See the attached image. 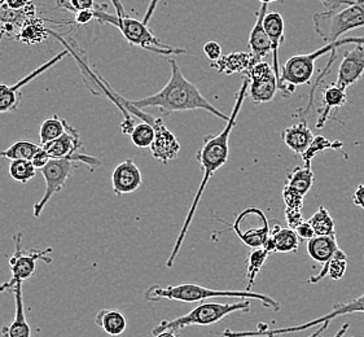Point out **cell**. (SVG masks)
<instances>
[{
    "label": "cell",
    "mask_w": 364,
    "mask_h": 337,
    "mask_svg": "<svg viewBox=\"0 0 364 337\" xmlns=\"http://www.w3.org/2000/svg\"><path fill=\"white\" fill-rule=\"evenodd\" d=\"M309 223L314 228V232L318 236H332L336 235L335 220L332 218L331 213L328 212L327 208L319 206L318 212L314 213Z\"/></svg>",
    "instance_id": "cell-30"
},
{
    "label": "cell",
    "mask_w": 364,
    "mask_h": 337,
    "mask_svg": "<svg viewBox=\"0 0 364 337\" xmlns=\"http://www.w3.org/2000/svg\"><path fill=\"white\" fill-rule=\"evenodd\" d=\"M141 183V171L132 159H127L119 165H117V168L112 173V186L117 196L134 193L140 188Z\"/></svg>",
    "instance_id": "cell-17"
},
{
    "label": "cell",
    "mask_w": 364,
    "mask_h": 337,
    "mask_svg": "<svg viewBox=\"0 0 364 337\" xmlns=\"http://www.w3.org/2000/svg\"><path fill=\"white\" fill-rule=\"evenodd\" d=\"M345 144L340 140H329L324 138V137H321V135H316L314 138L313 143L310 144V147L307 148L306 151L301 154L302 161H304V164H311L313 159H315V156H318V154L324 152V151H328V149L338 151Z\"/></svg>",
    "instance_id": "cell-33"
},
{
    "label": "cell",
    "mask_w": 364,
    "mask_h": 337,
    "mask_svg": "<svg viewBox=\"0 0 364 337\" xmlns=\"http://www.w3.org/2000/svg\"><path fill=\"white\" fill-rule=\"evenodd\" d=\"M255 63H258L255 60L252 52H231L228 55H222L220 59L211 63L210 68L215 69L218 73L231 74L242 73L245 74L248 72Z\"/></svg>",
    "instance_id": "cell-22"
},
{
    "label": "cell",
    "mask_w": 364,
    "mask_h": 337,
    "mask_svg": "<svg viewBox=\"0 0 364 337\" xmlns=\"http://www.w3.org/2000/svg\"><path fill=\"white\" fill-rule=\"evenodd\" d=\"M350 43H364V37L341 38L340 41L333 43L324 44L316 51L291 56V59L287 60L284 65L280 68V77L277 81V86L284 83L291 85L294 87L309 85L315 73L316 60L321 59V56H324L328 52L335 51L338 47Z\"/></svg>",
    "instance_id": "cell-8"
},
{
    "label": "cell",
    "mask_w": 364,
    "mask_h": 337,
    "mask_svg": "<svg viewBox=\"0 0 364 337\" xmlns=\"http://www.w3.org/2000/svg\"><path fill=\"white\" fill-rule=\"evenodd\" d=\"M15 252L9 257V267L12 272V278L0 283V294L1 292H12L17 284L28 280L36 274L38 261L44 264H52V248L46 250H25L22 248V234L18 232L14 236Z\"/></svg>",
    "instance_id": "cell-10"
},
{
    "label": "cell",
    "mask_w": 364,
    "mask_h": 337,
    "mask_svg": "<svg viewBox=\"0 0 364 337\" xmlns=\"http://www.w3.org/2000/svg\"><path fill=\"white\" fill-rule=\"evenodd\" d=\"M271 239L274 240L277 253H291L299 250V235L293 228H284L277 225L271 228Z\"/></svg>",
    "instance_id": "cell-27"
},
{
    "label": "cell",
    "mask_w": 364,
    "mask_h": 337,
    "mask_svg": "<svg viewBox=\"0 0 364 337\" xmlns=\"http://www.w3.org/2000/svg\"><path fill=\"white\" fill-rule=\"evenodd\" d=\"M250 310V300L244 299L242 301H236L232 304H218V302H211V304H200L197 308L191 310L188 314L186 316H178L173 321H161L156 327H154L152 333L154 336L159 335L164 331H179L191 327V326H211L215 323L220 322L223 318L227 316L236 313V311H244L248 313Z\"/></svg>",
    "instance_id": "cell-6"
},
{
    "label": "cell",
    "mask_w": 364,
    "mask_h": 337,
    "mask_svg": "<svg viewBox=\"0 0 364 337\" xmlns=\"http://www.w3.org/2000/svg\"><path fill=\"white\" fill-rule=\"evenodd\" d=\"M78 164H85L91 170H94L102 165V161L92 156L78 154L75 157H69V159H58V160L51 159L43 168H41L46 181V191L43 196L34 205L33 213L36 218H39L42 215L48 201L65 187L66 181L69 179V176H72Z\"/></svg>",
    "instance_id": "cell-7"
},
{
    "label": "cell",
    "mask_w": 364,
    "mask_h": 337,
    "mask_svg": "<svg viewBox=\"0 0 364 337\" xmlns=\"http://www.w3.org/2000/svg\"><path fill=\"white\" fill-rule=\"evenodd\" d=\"M348 102L346 90L340 87L337 83H329L321 94V107L318 109L319 116L316 121V129H323L329 118H332L333 110L343 108Z\"/></svg>",
    "instance_id": "cell-19"
},
{
    "label": "cell",
    "mask_w": 364,
    "mask_h": 337,
    "mask_svg": "<svg viewBox=\"0 0 364 337\" xmlns=\"http://www.w3.org/2000/svg\"><path fill=\"white\" fill-rule=\"evenodd\" d=\"M261 1V4H271V3H277V1H280V0H259Z\"/></svg>",
    "instance_id": "cell-50"
},
{
    "label": "cell",
    "mask_w": 364,
    "mask_h": 337,
    "mask_svg": "<svg viewBox=\"0 0 364 337\" xmlns=\"http://www.w3.org/2000/svg\"><path fill=\"white\" fill-rule=\"evenodd\" d=\"M170 63V80L165 87L154 95L146 96L138 100H127V103L134 108H157L162 116H170L175 112H187V110H205L213 116L223 119L227 122L230 116L220 112L205 97L195 83L188 81L179 65L174 59H168Z\"/></svg>",
    "instance_id": "cell-2"
},
{
    "label": "cell",
    "mask_w": 364,
    "mask_h": 337,
    "mask_svg": "<svg viewBox=\"0 0 364 337\" xmlns=\"http://www.w3.org/2000/svg\"><path fill=\"white\" fill-rule=\"evenodd\" d=\"M8 7L11 9H15V11H22L25 8L33 6L31 0H6Z\"/></svg>",
    "instance_id": "cell-45"
},
{
    "label": "cell",
    "mask_w": 364,
    "mask_h": 337,
    "mask_svg": "<svg viewBox=\"0 0 364 337\" xmlns=\"http://www.w3.org/2000/svg\"><path fill=\"white\" fill-rule=\"evenodd\" d=\"M232 230L241 242L252 250L263 248L271 235L269 220L257 206H249L242 210L235 220Z\"/></svg>",
    "instance_id": "cell-11"
},
{
    "label": "cell",
    "mask_w": 364,
    "mask_h": 337,
    "mask_svg": "<svg viewBox=\"0 0 364 337\" xmlns=\"http://www.w3.org/2000/svg\"><path fill=\"white\" fill-rule=\"evenodd\" d=\"M68 55H69V50L60 52L55 58L48 60L47 63H44L43 65L39 66L36 70L28 74L25 78H22L21 81L17 82L12 86H8L6 83H0V113H8V112L17 110L18 105L21 103L22 88L25 87L30 82L34 81L39 75H42L44 72H47L50 68L58 64L61 60L65 59Z\"/></svg>",
    "instance_id": "cell-13"
},
{
    "label": "cell",
    "mask_w": 364,
    "mask_h": 337,
    "mask_svg": "<svg viewBox=\"0 0 364 337\" xmlns=\"http://www.w3.org/2000/svg\"><path fill=\"white\" fill-rule=\"evenodd\" d=\"M160 1L161 0H151V1H149L148 8H146V15H144L143 20H141L146 25H148L149 21H151V18H152V16L154 15V12H156V9H157V6H159Z\"/></svg>",
    "instance_id": "cell-46"
},
{
    "label": "cell",
    "mask_w": 364,
    "mask_h": 337,
    "mask_svg": "<svg viewBox=\"0 0 364 337\" xmlns=\"http://www.w3.org/2000/svg\"><path fill=\"white\" fill-rule=\"evenodd\" d=\"M348 270V256L333 258L328 264L327 277L332 280H341Z\"/></svg>",
    "instance_id": "cell-36"
},
{
    "label": "cell",
    "mask_w": 364,
    "mask_h": 337,
    "mask_svg": "<svg viewBox=\"0 0 364 337\" xmlns=\"http://www.w3.org/2000/svg\"><path fill=\"white\" fill-rule=\"evenodd\" d=\"M245 75L249 78V99L255 104L269 103L277 91V75L264 60L255 63Z\"/></svg>",
    "instance_id": "cell-12"
},
{
    "label": "cell",
    "mask_w": 364,
    "mask_h": 337,
    "mask_svg": "<svg viewBox=\"0 0 364 337\" xmlns=\"http://www.w3.org/2000/svg\"><path fill=\"white\" fill-rule=\"evenodd\" d=\"M154 337H179L178 336V332H174V331H164V332H161L159 335H156Z\"/></svg>",
    "instance_id": "cell-49"
},
{
    "label": "cell",
    "mask_w": 364,
    "mask_h": 337,
    "mask_svg": "<svg viewBox=\"0 0 364 337\" xmlns=\"http://www.w3.org/2000/svg\"><path fill=\"white\" fill-rule=\"evenodd\" d=\"M294 231L299 235V240H307L309 242L310 239H313L314 236H315L314 228L309 223V220L307 222H302Z\"/></svg>",
    "instance_id": "cell-42"
},
{
    "label": "cell",
    "mask_w": 364,
    "mask_h": 337,
    "mask_svg": "<svg viewBox=\"0 0 364 337\" xmlns=\"http://www.w3.org/2000/svg\"><path fill=\"white\" fill-rule=\"evenodd\" d=\"M107 6H96L95 18L102 23H108L114 26L121 31L124 39L135 47L148 50V51L156 52L160 55H184L188 53L182 48H174L171 46L162 43L159 38L154 36L152 30L148 28L143 21H139L136 18H132L130 16L126 15L124 12L112 15L107 9Z\"/></svg>",
    "instance_id": "cell-5"
},
{
    "label": "cell",
    "mask_w": 364,
    "mask_h": 337,
    "mask_svg": "<svg viewBox=\"0 0 364 337\" xmlns=\"http://www.w3.org/2000/svg\"><path fill=\"white\" fill-rule=\"evenodd\" d=\"M36 174H37V168L33 165V162L30 161V160H15V161H11L9 176L16 182L26 184L36 176Z\"/></svg>",
    "instance_id": "cell-34"
},
{
    "label": "cell",
    "mask_w": 364,
    "mask_h": 337,
    "mask_svg": "<svg viewBox=\"0 0 364 337\" xmlns=\"http://www.w3.org/2000/svg\"><path fill=\"white\" fill-rule=\"evenodd\" d=\"M42 147L46 149L47 154H50L51 159L58 160V159L75 157L77 154H80L83 143L80 140V132L74 129L73 126L68 125L66 132L60 138L52 140Z\"/></svg>",
    "instance_id": "cell-18"
},
{
    "label": "cell",
    "mask_w": 364,
    "mask_h": 337,
    "mask_svg": "<svg viewBox=\"0 0 364 337\" xmlns=\"http://www.w3.org/2000/svg\"><path fill=\"white\" fill-rule=\"evenodd\" d=\"M328 326H329V322L323 323V324L319 326L318 330L315 331V332H313L311 335H309L307 337H321V333H323L324 331H327Z\"/></svg>",
    "instance_id": "cell-47"
},
{
    "label": "cell",
    "mask_w": 364,
    "mask_h": 337,
    "mask_svg": "<svg viewBox=\"0 0 364 337\" xmlns=\"http://www.w3.org/2000/svg\"><path fill=\"white\" fill-rule=\"evenodd\" d=\"M60 8H64L66 11L80 12L87 9H95V0H56Z\"/></svg>",
    "instance_id": "cell-37"
},
{
    "label": "cell",
    "mask_w": 364,
    "mask_h": 337,
    "mask_svg": "<svg viewBox=\"0 0 364 337\" xmlns=\"http://www.w3.org/2000/svg\"><path fill=\"white\" fill-rule=\"evenodd\" d=\"M283 198H284L285 206L291 208V209H297L302 210L304 206V196L299 195V192L291 190V187L285 186L283 190Z\"/></svg>",
    "instance_id": "cell-38"
},
{
    "label": "cell",
    "mask_w": 364,
    "mask_h": 337,
    "mask_svg": "<svg viewBox=\"0 0 364 337\" xmlns=\"http://www.w3.org/2000/svg\"><path fill=\"white\" fill-rule=\"evenodd\" d=\"M74 20L75 23L78 25H88L90 22L94 21L95 18V12L94 9H87V11H80V12H75L74 15Z\"/></svg>",
    "instance_id": "cell-43"
},
{
    "label": "cell",
    "mask_w": 364,
    "mask_h": 337,
    "mask_svg": "<svg viewBox=\"0 0 364 337\" xmlns=\"http://www.w3.org/2000/svg\"><path fill=\"white\" fill-rule=\"evenodd\" d=\"M267 4H261V8L255 15V26L249 36V48L258 63L262 61L271 52V42L263 26L264 16L267 15Z\"/></svg>",
    "instance_id": "cell-21"
},
{
    "label": "cell",
    "mask_w": 364,
    "mask_h": 337,
    "mask_svg": "<svg viewBox=\"0 0 364 337\" xmlns=\"http://www.w3.org/2000/svg\"><path fill=\"white\" fill-rule=\"evenodd\" d=\"M48 34V29L44 28L43 23H41L36 17H33L23 23V26L18 31L17 39L23 43H39L46 39Z\"/></svg>",
    "instance_id": "cell-32"
},
{
    "label": "cell",
    "mask_w": 364,
    "mask_h": 337,
    "mask_svg": "<svg viewBox=\"0 0 364 337\" xmlns=\"http://www.w3.org/2000/svg\"><path fill=\"white\" fill-rule=\"evenodd\" d=\"M154 144L151 146L152 156L162 164H168L178 157L181 152V143L164 124L162 118H154Z\"/></svg>",
    "instance_id": "cell-16"
},
{
    "label": "cell",
    "mask_w": 364,
    "mask_h": 337,
    "mask_svg": "<svg viewBox=\"0 0 364 337\" xmlns=\"http://www.w3.org/2000/svg\"><path fill=\"white\" fill-rule=\"evenodd\" d=\"M263 26L267 33L271 42V53H272V68L277 75V81L280 77V63H279V48L285 39V22L283 16L277 12H271L264 16Z\"/></svg>",
    "instance_id": "cell-20"
},
{
    "label": "cell",
    "mask_w": 364,
    "mask_h": 337,
    "mask_svg": "<svg viewBox=\"0 0 364 337\" xmlns=\"http://www.w3.org/2000/svg\"><path fill=\"white\" fill-rule=\"evenodd\" d=\"M95 324L112 337L124 335L127 328V319L118 309H102L95 316Z\"/></svg>",
    "instance_id": "cell-25"
},
{
    "label": "cell",
    "mask_w": 364,
    "mask_h": 337,
    "mask_svg": "<svg viewBox=\"0 0 364 337\" xmlns=\"http://www.w3.org/2000/svg\"><path fill=\"white\" fill-rule=\"evenodd\" d=\"M50 160H51L50 154L46 152V149L43 147H41V149L33 156V159L30 161L33 162V165L37 168V170L38 168L41 170V168H43L50 162Z\"/></svg>",
    "instance_id": "cell-41"
},
{
    "label": "cell",
    "mask_w": 364,
    "mask_h": 337,
    "mask_svg": "<svg viewBox=\"0 0 364 337\" xmlns=\"http://www.w3.org/2000/svg\"><path fill=\"white\" fill-rule=\"evenodd\" d=\"M249 88V78L244 74L242 78V83H241L240 88L236 94V99H235V105H233L232 113L230 114V119L226 122V127L222 132L217 134V135H208L205 137L204 143L197 151L196 159L197 161L200 162V166L204 171V176L201 179L200 187L197 190L195 198L191 204L190 210L188 214L184 220L181 232L178 235V239L175 242L174 248L171 255L168 257V262H166V267H173L174 266L175 260L179 255V252L182 250L183 242L186 240V236L188 234L192 220L197 212L198 204L201 201V198L204 195L205 190L208 187V183L211 179V176H214L219 168H223L228 161V156H230V135L232 132L233 127L236 125V119L240 113L241 108L245 97L248 96Z\"/></svg>",
    "instance_id": "cell-1"
},
{
    "label": "cell",
    "mask_w": 364,
    "mask_h": 337,
    "mask_svg": "<svg viewBox=\"0 0 364 337\" xmlns=\"http://www.w3.org/2000/svg\"><path fill=\"white\" fill-rule=\"evenodd\" d=\"M42 146H38L36 143L21 140L16 141L11 147L4 151H0V159H7L9 161L15 160H31L33 156L37 154Z\"/></svg>",
    "instance_id": "cell-29"
},
{
    "label": "cell",
    "mask_w": 364,
    "mask_h": 337,
    "mask_svg": "<svg viewBox=\"0 0 364 337\" xmlns=\"http://www.w3.org/2000/svg\"><path fill=\"white\" fill-rule=\"evenodd\" d=\"M314 181H315V176L311 168V164H305L304 166H297L287 174L285 186L291 187V190L299 192V195L305 198L313 188Z\"/></svg>",
    "instance_id": "cell-26"
},
{
    "label": "cell",
    "mask_w": 364,
    "mask_h": 337,
    "mask_svg": "<svg viewBox=\"0 0 364 337\" xmlns=\"http://www.w3.org/2000/svg\"><path fill=\"white\" fill-rule=\"evenodd\" d=\"M204 53L210 61H217L222 58V46L215 41H210L204 44Z\"/></svg>",
    "instance_id": "cell-40"
},
{
    "label": "cell",
    "mask_w": 364,
    "mask_h": 337,
    "mask_svg": "<svg viewBox=\"0 0 364 337\" xmlns=\"http://www.w3.org/2000/svg\"><path fill=\"white\" fill-rule=\"evenodd\" d=\"M364 74V43H359L349 51L343 53V61L338 66L337 81L340 87H351Z\"/></svg>",
    "instance_id": "cell-15"
},
{
    "label": "cell",
    "mask_w": 364,
    "mask_h": 337,
    "mask_svg": "<svg viewBox=\"0 0 364 337\" xmlns=\"http://www.w3.org/2000/svg\"><path fill=\"white\" fill-rule=\"evenodd\" d=\"M355 313L364 314V294H360L357 299L337 304L331 311H328L326 316H319V318L313 319L310 322L304 323V324L289 326V327H283V328H277V330H269V326H266V324H259L258 328L255 331H232L227 328V330L222 332V336L277 337L280 336V335H287V333H294V332L310 330L313 327H319L323 323L331 322L333 318L348 316V314H355Z\"/></svg>",
    "instance_id": "cell-9"
},
{
    "label": "cell",
    "mask_w": 364,
    "mask_h": 337,
    "mask_svg": "<svg viewBox=\"0 0 364 337\" xmlns=\"http://www.w3.org/2000/svg\"><path fill=\"white\" fill-rule=\"evenodd\" d=\"M326 11L314 14V30L326 43L364 28V0H321Z\"/></svg>",
    "instance_id": "cell-3"
},
{
    "label": "cell",
    "mask_w": 364,
    "mask_h": 337,
    "mask_svg": "<svg viewBox=\"0 0 364 337\" xmlns=\"http://www.w3.org/2000/svg\"><path fill=\"white\" fill-rule=\"evenodd\" d=\"M350 328V324L349 323H345L343 324V327H341V330L338 331L337 333H336L335 336L333 337H357V336H346L345 333L348 332V330Z\"/></svg>",
    "instance_id": "cell-48"
},
{
    "label": "cell",
    "mask_w": 364,
    "mask_h": 337,
    "mask_svg": "<svg viewBox=\"0 0 364 337\" xmlns=\"http://www.w3.org/2000/svg\"><path fill=\"white\" fill-rule=\"evenodd\" d=\"M314 138L315 135L307 125L305 118H302L299 124L287 127L282 132V139L284 141L285 146L294 154H304L313 143Z\"/></svg>",
    "instance_id": "cell-23"
},
{
    "label": "cell",
    "mask_w": 364,
    "mask_h": 337,
    "mask_svg": "<svg viewBox=\"0 0 364 337\" xmlns=\"http://www.w3.org/2000/svg\"><path fill=\"white\" fill-rule=\"evenodd\" d=\"M248 299V300L259 301L263 306L272 309L274 311H280V304L277 300L271 299L269 296L263 294H257L253 291H220V289H211L204 286L186 283L179 286L162 287L154 284L149 287L144 294V299L148 302H157L161 300L179 301V302H198L208 299Z\"/></svg>",
    "instance_id": "cell-4"
},
{
    "label": "cell",
    "mask_w": 364,
    "mask_h": 337,
    "mask_svg": "<svg viewBox=\"0 0 364 337\" xmlns=\"http://www.w3.org/2000/svg\"><path fill=\"white\" fill-rule=\"evenodd\" d=\"M66 127H68V122L65 119L58 118V114H55L53 117L43 121L42 125H41V129H39L41 146H44L52 140L60 138L66 132Z\"/></svg>",
    "instance_id": "cell-31"
},
{
    "label": "cell",
    "mask_w": 364,
    "mask_h": 337,
    "mask_svg": "<svg viewBox=\"0 0 364 337\" xmlns=\"http://www.w3.org/2000/svg\"><path fill=\"white\" fill-rule=\"evenodd\" d=\"M130 137H132V144L135 147L151 148L154 140V125L141 121L140 124L135 125Z\"/></svg>",
    "instance_id": "cell-35"
},
{
    "label": "cell",
    "mask_w": 364,
    "mask_h": 337,
    "mask_svg": "<svg viewBox=\"0 0 364 337\" xmlns=\"http://www.w3.org/2000/svg\"><path fill=\"white\" fill-rule=\"evenodd\" d=\"M269 253L264 248H255L252 250L248 256V267H247V288L245 291H252L255 284L258 274L261 272L263 266L266 264Z\"/></svg>",
    "instance_id": "cell-28"
},
{
    "label": "cell",
    "mask_w": 364,
    "mask_h": 337,
    "mask_svg": "<svg viewBox=\"0 0 364 337\" xmlns=\"http://www.w3.org/2000/svg\"><path fill=\"white\" fill-rule=\"evenodd\" d=\"M302 210H297V209H291V208H285V220L288 223V228H299V225L304 222L302 220Z\"/></svg>",
    "instance_id": "cell-39"
},
{
    "label": "cell",
    "mask_w": 364,
    "mask_h": 337,
    "mask_svg": "<svg viewBox=\"0 0 364 337\" xmlns=\"http://www.w3.org/2000/svg\"><path fill=\"white\" fill-rule=\"evenodd\" d=\"M307 253L315 262L321 264V270L318 275H314L307 280L309 284H316L327 277L328 264L336 257L346 256L337 242L336 235L332 236H318L315 235L313 239L307 242Z\"/></svg>",
    "instance_id": "cell-14"
},
{
    "label": "cell",
    "mask_w": 364,
    "mask_h": 337,
    "mask_svg": "<svg viewBox=\"0 0 364 337\" xmlns=\"http://www.w3.org/2000/svg\"><path fill=\"white\" fill-rule=\"evenodd\" d=\"M15 296L16 313L14 322L9 323L1 328V337H31V328L25 316L23 296H22V283L17 284L12 291Z\"/></svg>",
    "instance_id": "cell-24"
},
{
    "label": "cell",
    "mask_w": 364,
    "mask_h": 337,
    "mask_svg": "<svg viewBox=\"0 0 364 337\" xmlns=\"http://www.w3.org/2000/svg\"><path fill=\"white\" fill-rule=\"evenodd\" d=\"M353 203L354 205L359 206L360 209L364 210V183L359 184L354 193H353Z\"/></svg>",
    "instance_id": "cell-44"
}]
</instances>
